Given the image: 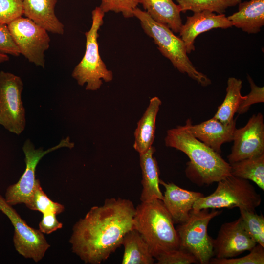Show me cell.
<instances>
[{
	"label": "cell",
	"instance_id": "1",
	"mask_svg": "<svg viewBox=\"0 0 264 264\" xmlns=\"http://www.w3.org/2000/svg\"><path fill=\"white\" fill-rule=\"evenodd\" d=\"M135 207L128 199L107 198L92 207L74 225L69 240L72 250L86 264H99L122 245L133 228Z\"/></svg>",
	"mask_w": 264,
	"mask_h": 264
},
{
	"label": "cell",
	"instance_id": "2",
	"mask_svg": "<svg viewBox=\"0 0 264 264\" xmlns=\"http://www.w3.org/2000/svg\"><path fill=\"white\" fill-rule=\"evenodd\" d=\"M164 141L166 146L179 150L188 157L186 176L197 184L210 185L231 175L230 164L193 136L184 126L168 130Z\"/></svg>",
	"mask_w": 264,
	"mask_h": 264
},
{
	"label": "cell",
	"instance_id": "3",
	"mask_svg": "<svg viewBox=\"0 0 264 264\" xmlns=\"http://www.w3.org/2000/svg\"><path fill=\"white\" fill-rule=\"evenodd\" d=\"M174 224L161 200L141 202L135 208L133 228L147 244L154 259L179 248V239Z\"/></svg>",
	"mask_w": 264,
	"mask_h": 264
},
{
	"label": "cell",
	"instance_id": "4",
	"mask_svg": "<svg viewBox=\"0 0 264 264\" xmlns=\"http://www.w3.org/2000/svg\"><path fill=\"white\" fill-rule=\"evenodd\" d=\"M133 14L139 20L144 32L153 39L159 51L171 61L175 68L202 86L211 84V80L198 71L189 59L181 38L175 35L166 25L154 20L145 11L136 7L133 10Z\"/></svg>",
	"mask_w": 264,
	"mask_h": 264
},
{
	"label": "cell",
	"instance_id": "5",
	"mask_svg": "<svg viewBox=\"0 0 264 264\" xmlns=\"http://www.w3.org/2000/svg\"><path fill=\"white\" fill-rule=\"evenodd\" d=\"M104 15L99 7H96L92 11L91 26L85 33V52L72 73V77L79 85L82 86L87 84V90H97L103 84V80L109 82L113 79L112 72L107 69L99 52L98 32L103 24Z\"/></svg>",
	"mask_w": 264,
	"mask_h": 264
},
{
	"label": "cell",
	"instance_id": "6",
	"mask_svg": "<svg viewBox=\"0 0 264 264\" xmlns=\"http://www.w3.org/2000/svg\"><path fill=\"white\" fill-rule=\"evenodd\" d=\"M261 201L260 195L249 180L231 175L218 182L212 194L198 199L193 210L238 207L255 211Z\"/></svg>",
	"mask_w": 264,
	"mask_h": 264
},
{
	"label": "cell",
	"instance_id": "7",
	"mask_svg": "<svg viewBox=\"0 0 264 264\" xmlns=\"http://www.w3.org/2000/svg\"><path fill=\"white\" fill-rule=\"evenodd\" d=\"M221 211L204 209L190 212L187 220L176 227L179 248L195 257L198 263L208 264L213 254V239L208 233L210 220Z\"/></svg>",
	"mask_w": 264,
	"mask_h": 264
},
{
	"label": "cell",
	"instance_id": "8",
	"mask_svg": "<svg viewBox=\"0 0 264 264\" xmlns=\"http://www.w3.org/2000/svg\"><path fill=\"white\" fill-rule=\"evenodd\" d=\"M23 87L19 76L0 72V125L17 135L23 131L26 125L25 111L22 100Z\"/></svg>",
	"mask_w": 264,
	"mask_h": 264
},
{
	"label": "cell",
	"instance_id": "9",
	"mask_svg": "<svg viewBox=\"0 0 264 264\" xmlns=\"http://www.w3.org/2000/svg\"><path fill=\"white\" fill-rule=\"evenodd\" d=\"M69 137L62 139L57 145L44 151L43 148L36 149L30 140L25 141L22 147L25 155V170L19 181L9 186L5 193V200L10 205L23 203L28 208L30 204L36 179L35 171L40 160L46 154L62 147H74Z\"/></svg>",
	"mask_w": 264,
	"mask_h": 264
},
{
	"label": "cell",
	"instance_id": "10",
	"mask_svg": "<svg viewBox=\"0 0 264 264\" xmlns=\"http://www.w3.org/2000/svg\"><path fill=\"white\" fill-rule=\"evenodd\" d=\"M7 26L20 54L30 62L44 68V53L49 47L50 42L48 31L26 17H19Z\"/></svg>",
	"mask_w": 264,
	"mask_h": 264
},
{
	"label": "cell",
	"instance_id": "11",
	"mask_svg": "<svg viewBox=\"0 0 264 264\" xmlns=\"http://www.w3.org/2000/svg\"><path fill=\"white\" fill-rule=\"evenodd\" d=\"M0 211L10 220L14 228L13 243L16 251L35 262L41 261L50 245L39 229L28 226L12 206L0 195Z\"/></svg>",
	"mask_w": 264,
	"mask_h": 264
},
{
	"label": "cell",
	"instance_id": "12",
	"mask_svg": "<svg viewBox=\"0 0 264 264\" xmlns=\"http://www.w3.org/2000/svg\"><path fill=\"white\" fill-rule=\"evenodd\" d=\"M229 164L264 154V123L261 113L253 115L242 128L235 129Z\"/></svg>",
	"mask_w": 264,
	"mask_h": 264
},
{
	"label": "cell",
	"instance_id": "13",
	"mask_svg": "<svg viewBox=\"0 0 264 264\" xmlns=\"http://www.w3.org/2000/svg\"><path fill=\"white\" fill-rule=\"evenodd\" d=\"M256 244L240 217L221 225L216 238L213 239V254L218 259L233 258L250 251Z\"/></svg>",
	"mask_w": 264,
	"mask_h": 264
},
{
	"label": "cell",
	"instance_id": "14",
	"mask_svg": "<svg viewBox=\"0 0 264 264\" xmlns=\"http://www.w3.org/2000/svg\"><path fill=\"white\" fill-rule=\"evenodd\" d=\"M232 26L231 22L224 14L204 10L187 16L179 33L185 44L187 54H189L195 50V40L199 34L215 28L227 29Z\"/></svg>",
	"mask_w": 264,
	"mask_h": 264
},
{
	"label": "cell",
	"instance_id": "15",
	"mask_svg": "<svg viewBox=\"0 0 264 264\" xmlns=\"http://www.w3.org/2000/svg\"><path fill=\"white\" fill-rule=\"evenodd\" d=\"M236 121V119L234 118L230 123L224 124L213 117L193 125L191 120L188 119L184 127L193 136L220 154L221 145L233 141Z\"/></svg>",
	"mask_w": 264,
	"mask_h": 264
},
{
	"label": "cell",
	"instance_id": "16",
	"mask_svg": "<svg viewBox=\"0 0 264 264\" xmlns=\"http://www.w3.org/2000/svg\"><path fill=\"white\" fill-rule=\"evenodd\" d=\"M165 188L162 201L170 214L174 224H181L189 217L195 202L204 195L198 192L187 190L172 182L160 179Z\"/></svg>",
	"mask_w": 264,
	"mask_h": 264
},
{
	"label": "cell",
	"instance_id": "17",
	"mask_svg": "<svg viewBox=\"0 0 264 264\" xmlns=\"http://www.w3.org/2000/svg\"><path fill=\"white\" fill-rule=\"evenodd\" d=\"M57 0H23V14L47 31L62 35L64 25L55 15Z\"/></svg>",
	"mask_w": 264,
	"mask_h": 264
},
{
	"label": "cell",
	"instance_id": "18",
	"mask_svg": "<svg viewBox=\"0 0 264 264\" xmlns=\"http://www.w3.org/2000/svg\"><path fill=\"white\" fill-rule=\"evenodd\" d=\"M155 151L154 147L152 146L146 152L139 154L142 176V190L140 198L141 202H148L154 199L162 200L163 198V194L159 188V168L153 155Z\"/></svg>",
	"mask_w": 264,
	"mask_h": 264
},
{
	"label": "cell",
	"instance_id": "19",
	"mask_svg": "<svg viewBox=\"0 0 264 264\" xmlns=\"http://www.w3.org/2000/svg\"><path fill=\"white\" fill-rule=\"evenodd\" d=\"M238 5V11L227 17L232 26L248 34L259 32L264 25V0H250Z\"/></svg>",
	"mask_w": 264,
	"mask_h": 264
},
{
	"label": "cell",
	"instance_id": "20",
	"mask_svg": "<svg viewBox=\"0 0 264 264\" xmlns=\"http://www.w3.org/2000/svg\"><path fill=\"white\" fill-rule=\"evenodd\" d=\"M161 105V100L154 97L150 100L148 107L137 123L134 135V149L140 154L153 145L155 131L156 116Z\"/></svg>",
	"mask_w": 264,
	"mask_h": 264
},
{
	"label": "cell",
	"instance_id": "21",
	"mask_svg": "<svg viewBox=\"0 0 264 264\" xmlns=\"http://www.w3.org/2000/svg\"><path fill=\"white\" fill-rule=\"evenodd\" d=\"M149 16L156 22L179 33L182 25L181 9L173 0H139Z\"/></svg>",
	"mask_w": 264,
	"mask_h": 264
},
{
	"label": "cell",
	"instance_id": "22",
	"mask_svg": "<svg viewBox=\"0 0 264 264\" xmlns=\"http://www.w3.org/2000/svg\"><path fill=\"white\" fill-rule=\"evenodd\" d=\"M122 264H152L154 258L150 249L137 230L133 228L124 236Z\"/></svg>",
	"mask_w": 264,
	"mask_h": 264
},
{
	"label": "cell",
	"instance_id": "23",
	"mask_svg": "<svg viewBox=\"0 0 264 264\" xmlns=\"http://www.w3.org/2000/svg\"><path fill=\"white\" fill-rule=\"evenodd\" d=\"M242 87L241 80L233 77L228 79L225 97L214 118L224 124H228L234 119L241 101L244 98L241 95Z\"/></svg>",
	"mask_w": 264,
	"mask_h": 264
},
{
	"label": "cell",
	"instance_id": "24",
	"mask_svg": "<svg viewBox=\"0 0 264 264\" xmlns=\"http://www.w3.org/2000/svg\"><path fill=\"white\" fill-rule=\"evenodd\" d=\"M230 164L231 175L251 180L264 191V154Z\"/></svg>",
	"mask_w": 264,
	"mask_h": 264
},
{
	"label": "cell",
	"instance_id": "25",
	"mask_svg": "<svg viewBox=\"0 0 264 264\" xmlns=\"http://www.w3.org/2000/svg\"><path fill=\"white\" fill-rule=\"evenodd\" d=\"M181 12L191 11L194 13L209 10L218 14H224L230 7L239 4L241 0H176Z\"/></svg>",
	"mask_w": 264,
	"mask_h": 264
},
{
	"label": "cell",
	"instance_id": "26",
	"mask_svg": "<svg viewBox=\"0 0 264 264\" xmlns=\"http://www.w3.org/2000/svg\"><path fill=\"white\" fill-rule=\"evenodd\" d=\"M244 227L257 244L264 247V217L255 211L239 208Z\"/></svg>",
	"mask_w": 264,
	"mask_h": 264
},
{
	"label": "cell",
	"instance_id": "27",
	"mask_svg": "<svg viewBox=\"0 0 264 264\" xmlns=\"http://www.w3.org/2000/svg\"><path fill=\"white\" fill-rule=\"evenodd\" d=\"M28 208L43 214L52 212L56 215L61 213L65 210V207L62 204L53 201L47 197L38 179H36L30 204Z\"/></svg>",
	"mask_w": 264,
	"mask_h": 264
},
{
	"label": "cell",
	"instance_id": "28",
	"mask_svg": "<svg viewBox=\"0 0 264 264\" xmlns=\"http://www.w3.org/2000/svg\"><path fill=\"white\" fill-rule=\"evenodd\" d=\"M246 256L239 258H211V264H264V247L257 244Z\"/></svg>",
	"mask_w": 264,
	"mask_h": 264
},
{
	"label": "cell",
	"instance_id": "29",
	"mask_svg": "<svg viewBox=\"0 0 264 264\" xmlns=\"http://www.w3.org/2000/svg\"><path fill=\"white\" fill-rule=\"evenodd\" d=\"M99 7L104 13L114 11L121 13L124 18L134 17L133 10L140 3L139 0H101Z\"/></svg>",
	"mask_w": 264,
	"mask_h": 264
},
{
	"label": "cell",
	"instance_id": "30",
	"mask_svg": "<svg viewBox=\"0 0 264 264\" xmlns=\"http://www.w3.org/2000/svg\"><path fill=\"white\" fill-rule=\"evenodd\" d=\"M23 14V0H0V24L7 25Z\"/></svg>",
	"mask_w": 264,
	"mask_h": 264
},
{
	"label": "cell",
	"instance_id": "31",
	"mask_svg": "<svg viewBox=\"0 0 264 264\" xmlns=\"http://www.w3.org/2000/svg\"><path fill=\"white\" fill-rule=\"evenodd\" d=\"M157 264H190L198 263L190 253L178 248L166 252L156 259Z\"/></svg>",
	"mask_w": 264,
	"mask_h": 264
},
{
	"label": "cell",
	"instance_id": "32",
	"mask_svg": "<svg viewBox=\"0 0 264 264\" xmlns=\"http://www.w3.org/2000/svg\"><path fill=\"white\" fill-rule=\"evenodd\" d=\"M247 79L251 91L248 95L244 96V98L241 101L237 111L239 114L246 112L250 107L254 104L264 102V87L257 86L249 75Z\"/></svg>",
	"mask_w": 264,
	"mask_h": 264
},
{
	"label": "cell",
	"instance_id": "33",
	"mask_svg": "<svg viewBox=\"0 0 264 264\" xmlns=\"http://www.w3.org/2000/svg\"><path fill=\"white\" fill-rule=\"evenodd\" d=\"M0 53L14 56H18L20 54L6 24H0Z\"/></svg>",
	"mask_w": 264,
	"mask_h": 264
},
{
	"label": "cell",
	"instance_id": "34",
	"mask_svg": "<svg viewBox=\"0 0 264 264\" xmlns=\"http://www.w3.org/2000/svg\"><path fill=\"white\" fill-rule=\"evenodd\" d=\"M43 218L39 224V230L46 234H50L62 227L63 224L56 218V214L52 212L43 214Z\"/></svg>",
	"mask_w": 264,
	"mask_h": 264
},
{
	"label": "cell",
	"instance_id": "35",
	"mask_svg": "<svg viewBox=\"0 0 264 264\" xmlns=\"http://www.w3.org/2000/svg\"><path fill=\"white\" fill-rule=\"evenodd\" d=\"M9 59L8 55L0 53V63L8 61Z\"/></svg>",
	"mask_w": 264,
	"mask_h": 264
}]
</instances>
